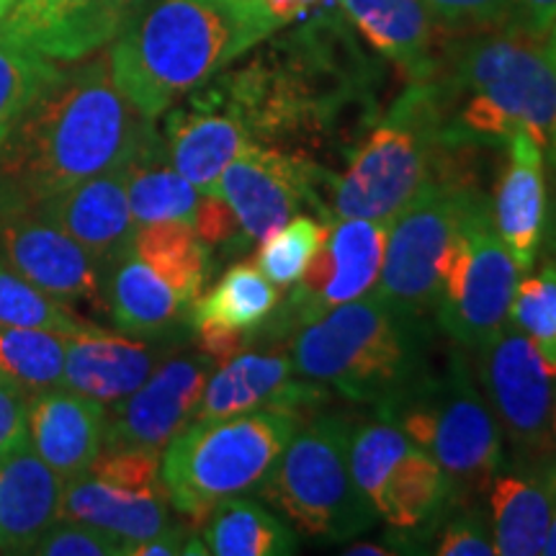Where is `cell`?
Instances as JSON below:
<instances>
[{
	"instance_id": "22",
	"label": "cell",
	"mask_w": 556,
	"mask_h": 556,
	"mask_svg": "<svg viewBox=\"0 0 556 556\" xmlns=\"http://www.w3.org/2000/svg\"><path fill=\"white\" fill-rule=\"evenodd\" d=\"M106 407L67 387L34 392L29 400V443L62 482L88 475L103 451Z\"/></svg>"
},
{
	"instance_id": "33",
	"label": "cell",
	"mask_w": 556,
	"mask_h": 556,
	"mask_svg": "<svg viewBox=\"0 0 556 556\" xmlns=\"http://www.w3.org/2000/svg\"><path fill=\"white\" fill-rule=\"evenodd\" d=\"M67 336L34 328H0V371L29 392L62 384Z\"/></svg>"
},
{
	"instance_id": "52",
	"label": "cell",
	"mask_w": 556,
	"mask_h": 556,
	"mask_svg": "<svg viewBox=\"0 0 556 556\" xmlns=\"http://www.w3.org/2000/svg\"><path fill=\"white\" fill-rule=\"evenodd\" d=\"M552 428H554V441H556V384H554V409H552Z\"/></svg>"
},
{
	"instance_id": "29",
	"label": "cell",
	"mask_w": 556,
	"mask_h": 556,
	"mask_svg": "<svg viewBox=\"0 0 556 556\" xmlns=\"http://www.w3.org/2000/svg\"><path fill=\"white\" fill-rule=\"evenodd\" d=\"M124 178H127L129 208L137 227L165 219H184L193 225L204 191H199L173 168L155 122L144 131L129 163L124 165Z\"/></svg>"
},
{
	"instance_id": "49",
	"label": "cell",
	"mask_w": 556,
	"mask_h": 556,
	"mask_svg": "<svg viewBox=\"0 0 556 556\" xmlns=\"http://www.w3.org/2000/svg\"><path fill=\"white\" fill-rule=\"evenodd\" d=\"M544 554L556 556V462H554V507H552V523H548Z\"/></svg>"
},
{
	"instance_id": "5",
	"label": "cell",
	"mask_w": 556,
	"mask_h": 556,
	"mask_svg": "<svg viewBox=\"0 0 556 556\" xmlns=\"http://www.w3.org/2000/svg\"><path fill=\"white\" fill-rule=\"evenodd\" d=\"M430 345L426 317L371 289L296 328L281 351L302 377L389 415L435 377Z\"/></svg>"
},
{
	"instance_id": "8",
	"label": "cell",
	"mask_w": 556,
	"mask_h": 556,
	"mask_svg": "<svg viewBox=\"0 0 556 556\" xmlns=\"http://www.w3.org/2000/svg\"><path fill=\"white\" fill-rule=\"evenodd\" d=\"M351 426L343 413L304 417L258 486L261 497L299 531L325 541H351L371 531L377 513L351 471Z\"/></svg>"
},
{
	"instance_id": "23",
	"label": "cell",
	"mask_w": 556,
	"mask_h": 556,
	"mask_svg": "<svg viewBox=\"0 0 556 556\" xmlns=\"http://www.w3.org/2000/svg\"><path fill=\"white\" fill-rule=\"evenodd\" d=\"M338 5L358 37L407 83L433 75L441 29L422 0H338Z\"/></svg>"
},
{
	"instance_id": "34",
	"label": "cell",
	"mask_w": 556,
	"mask_h": 556,
	"mask_svg": "<svg viewBox=\"0 0 556 556\" xmlns=\"http://www.w3.org/2000/svg\"><path fill=\"white\" fill-rule=\"evenodd\" d=\"M0 328H34L58 336H78L93 325L0 261Z\"/></svg>"
},
{
	"instance_id": "37",
	"label": "cell",
	"mask_w": 556,
	"mask_h": 556,
	"mask_svg": "<svg viewBox=\"0 0 556 556\" xmlns=\"http://www.w3.org/2000/svg\"><path fill=\"white\" fill-rule=\"evenodd\" d=\"M330 222H317L312 217L289 219L281 229L258 242L255 266L263 270L274 287L289 289L304 274L312 255L317 253L319 242L328 235Z\"/></svg>"
},
{
	"instance_id": "15",
	"label": "cell",
	"mask_w": 556,
	"mask_h": 556,
	"mask_svg": "<svg viewBox=\"0 0 556 556\" xmlns=\"http://www.w3.org/2000/svg\"><path fill=\"white\" fill-rule=\"evenodd\" d=\"M217 364L201 351L165 358L142 387L111 405L103 451L144 448L163 454L173 438L193 420Z\"/></svg>"
},
{
	"instance_id": "17",
	"label": "cell",
	"mask_w": 556,
	"mask_h": 556,
	"mask_svg": "<svg viewBox=\"0 0 556 556\" xmlns=\"http://www.w3.org/2000/svg\"><path fill=\"white\" fill-rule=\"evenodd\" d=\"M0 261L65 304H103L106 299V281L99 266L41 212L0 217Z\"/></svg>"
},
{
	"instance_id": "3",
	"label": "cell",
	"mask_w": 556,
	"mask_h": 556,
	"mask_svg": "<svg viewBox=\"0 0 556 556\" xmlns=\"http://www.w3.org/2000/svg\"><path fill=\"white\" fill-rule=\"evenodd\" d=\"M428 86L443 144L497 150L526 131L556 165V70L544 37L520 26L443 34Z\"/></svg>"
},
{
	"instance_id": "10",
	"label": "cell",
	"mask_w": 556,
	"mask_h": 556,
	"mask_svg": "<svg viewBox=\"0 0 556 556\" xmlns=\"http://www.w3.org/2000/svg\"><path fill=\"white\" fill-rule=\"evenodd\" d=\"M520 278L492 222V201L471 193L441 261V289L433 315L456 345L477 351L510 323L513 291Z\"/></svg>"
},
{
	"instance_id": "13",
	"label": "cell",
	"mask_w": 556,
	"mask_h": 556,
	"mask_svg": "<svg viewBox=\"0 0 556 556\" xmlns=\"http://www.w3.org/2000/svg\"><path fill=\"white\" fill-rule=\"evenodd\" d=\"M477 377L516 462L548 464L556 458L552 428L554 384L536 345L507 323L490 343L477 348Z\"/></svg>"
},
{
	"instance_id": "44",
	"label": "cell",
	"mask_w": 556,
	"mask_h": 556,
	"mask_svg": "<svg viewBox=\"0 0 556 556\" xmlns=\"http://www.w3.org/2000/svg\"><path fill=\"white\" fill-rule=\"evenodd\" d=\"M516 24L536 37H544L556 24V0H516Z\"/></svg>"
},
{
	"instance_id": "47",
	"label": "cell",
	"mask_w": 556,
	"mask_h": 556,
	"mask_svg": "<svg viewBox=\"0 0 556 556\" xmlns=\"http://www.w3.org/2000/svg\"><path fill=\"white\" fill-rule=\"evenodd\" d=\"M148 3H150V0H106L109 9L114 11L116 16L124 21V24H127V21L135 16L139 9H144Z\"/></svg>"
},
{
	"instance_id": "28",
	"label": "cell",
	"mask_w": 556,
	"mask_h": 556,
	"mask_svg": "<svg viewBox=\"0 0 556 556\" xmlns=\"http://www.w3.org/2000/svg\"><path fill=\"white\" fill-rule=\"evenodd\" d=\"M60 516L116 533L127 541V548L176 528L165 495L119 490L90 475L67 479L62 484Z\"/></svg>"
},
{
	"instance_id": "48",
	"label": "cell",
	"mask_w": 556,
	"mask_h": 556,
	"mask_svg": "<svg viewBox=\"0 0 556 556\" xmlns=\"http://www.w3.org/2000/svg\"><path fill=\"white\" fill-rule=\"evenodd\" d=\"M343 554H348V556H364V554H368V556H394L397 552H394V548L377 546V544H353V546L343 548Z\"/></svg>"
},
{
	"instance_id": "42",
	"label": "cell",
	"mask_w": 556,
	"mask_h": 556,
	"mask_svg": "<svg viewBox=\"0 0 556 556\" xmlns=\"http://www.w3.org/2000/svg\"><path fill=\"white\" fill-rule=\"evenodd\" d=\"M193 227H197L199 238L206 242L208 248H227V250H248L250 242L242 232L240 219L219 193L204 191L201 193L197 217H193Z\"/></svg>"
},
{
	"instance_id": "11",
	"label": "cell",
	"mask_w": 556,
	"mask_h": 556,
	"mask_svg": "<svg viewBox=\"0 0 556 556\" xmlns=\"http://www.w3.org/2000/svg\"><path fill=\"white\" fill-rule=\"evenodd\" d=\"M348 454L374 513L397 531L400 541L417 546V536H433L454 507V492L428 448L417 446L394 420L374 413L368 420H353Z\"/></svg>"
},
{
	"instance_id": "1",
	"label": "cell",
	"mask_w": 556,
	"mask_h": 556,
	"mask_svg": "<svg viewBox=\"0 0 556 556\" xmlns=\"http://www.w3.org/2000/svg\"><path fill=\"white\" fill-rule=\"evenodd\" d=\"M206 83L238 114L253 142L325 165L348 160L377 122L381 67L340 5H319L294 29Z\"/></svg>"
},
{
	"instance_id": "14",
	"label": "cell",
	"mask_w": 556,
	"mask_h": 556,
	"mask_svg": "<svg viewBox=\"0 0 556 556\" xmlns=\"http://www.w3.org/2000/svg\"><path fill=\"white\" fill-rule=\"evenodd\" d=\"M330 168L289 152L250 142L222 173L214 193L227 201L250 245L281 229L304 204L325 222V193Z\"/></svg>"
},
{
	"instance_id": "50",
	"label": "cell",
	"mask_w": 556,
	"mask_h": 556,
	"mask_svg": "<svg viewBox=\"0 0 556 556\" xmlns=\"http://www.w3.org/2000/svg\"><path fill=\"white\" fill-rule=\"evenodd\" d=\"M544 45H546L548 58H552V62H554V70H556V24L544 34Z\"/></svg>"
},
{
	"instance_id": "30",
	"label": "cell",
	"mask_w": 556,
	"mask_h": 556,
	"mask_svg": "<svg viewBox=\"0 0 556 556\" xmlns=\"http://www.w3.org/2000/svg\"><path fill=\"white\" fill-rule=\"evenodd\" d=\"M204 548L214 556H291L299 552V541L258 500L235 495L222 500L206 518Z\"/></svg>"
},
{
	"instance_id": "41",
	"label": "cell",
	"mask_w": 556,
	"mask_h": 556,
	"mask_svg": "<svg viewBox=\"0 0 556 556\" xmlns=\"http://www.w3.org/2000/svg\"><path fill=\"white\" fill-rule=\"evenodd\" d=\"M441 528L430 554L438 556H492L495 541H492L490 518L477 505H454L441 518Z\"/></svg>"
},
{
	"instance_id": "20",
	"label": "cell",
	"mask_w": 556,
	"mask_h": 556,
	"mask_svg": "<svg viewBox=\"0 0 556 556\" xmlns=\"http://www.w3.org/2000/svg\"><path fill=\"white\" fill-rule=\"evenodd\" d=\"M163 116V142L173 168L199 191H214L227 165L253 142L238 114L208 86L193 90L189 106L176 103Z\"/></svg>"
},
{
	"instance_id": "12",
	"label": "cell",
	"mask_w": 556,
	"mask_h": 556,
	"mask_svg": "<svg viewBox=\"0 0 556 556\" xmlns=\"http://www.w3.org/2000/svg\"><path fill=\"white\" fill-rule=\"evenodd\" d=\"M479 186L430 176L389 219L384 263L374 289L394 307L433 315L441 289V261L464 206Z\"/></svg>"
},
{
	"instance_id": "35",
	"label": "cell",
	"mask_w": 556,
	"mask_h": 556,
	"mask_svg": "<svg viewBox=\"0 0 556 556\" xmlns=\"http://www.w3.org/2000/svg\"><path fill=\"white\" fill-rule=\"evenodd\" d=\"M54 70V60L0 37V142L26 114Z\"/></svg>"
},
{
	"instance_id": "39",
	"label": "cell",
	"mask_w": 556,
	"mask_h": 556,
	"mask_svg": "<svg viewBox=\"0 0 556 556\" xmlns=\"http://www.w3.org/2000/svg\"><path fill=\"white\" fill-rule=\"evenodd\" d=\"M90 477L101 479L111 486L129 492H150V495H165L163 482H160V454L144 448H122V451H101Z\"/></svg>"
},
{
	"instance_id": "19",
	"label": "cell",
	"mask_w": 556,
	"mask_h": 556,
	"mask_svg": "<svg viewBox=\"0 0 556 556\" xmlns=\"http://www.w3.org/2000/svg\"><path fill=\"white\" fill-rule=\"evenodd\" d=\"M34 212H41L60 229H65L99 266L103 281L111 268L135 248L137 222L129 208L124 165L83 180Z\"/></svg>"
},
{
	"instance_id": "40",
	"label": "cell",
	"mask_w": 556,
	"mask_h": 556,
	"mask_svg": "<svg viewBox=\"0 0 556 556\" xmlns=\"http://www.w3.org/2000/svg\"><path fill=\"white\" fill-rule=\"evenodd\" d=\"M443 34L500 29L516 24V0H422Z\"/></svg>"
},
{
	"instance_id": "46",
	"label": "cell",
	"mask_w": 556,
	"mask_h": 556,
	"mask_svg": "<svg viewBox=\"0 0 556 556\" xmlns=\"http://www.w3.org/2000/svg\"><path fill=\"white\" fill-rule=\"evenodd\" d=\"M278 26H291L323 5V0H261Z\"/></svg>"
},
{
	"instance_id": "25",
	"label": "cell",
	"mask_w": 556,
	"mask_h": 556,
	"mask_svg": "<svg viewBox=\"0 0 556 556\" xmlns=\"http://www.w3.org/2000/svg\"><path fill=\"white\" fill-rule=\"evenodd\" d=\"M62 477L29 441L0 456V548L31 554L41 533L60 518Z\"/></svg>"
},
{
	"instance_id": "43",
	"label": "cell",
	"mask_w": 556,
	"mask_h": 556,
	"mask_svg": "<svg viewBox=\"0 0 556 556\" xmlns=\"http://www.w3.org/2000/svg\"><path fill=\"white\" fill-rule=\"evenodd\" d=\"M29 389L0 371V456L29 441Z\"/></svg>"
},
{
	"instance_id": "9",
	"label": "cell",
	"mask_w": 556,
	"mask_h": 556,
	"mask_svg": "<svg viewBox=\"0 0 556 556\" xmlns=\"http://www.w3.org/2000/svg\"><path fill=\"white\" fill-rule=\"evenodd\" d=\"M384 417L433 454L446 471L454 505H475L505 467L503 428L456 348L428 387Z\"/></svg>"
},
{
	"instance_id": "36",
	"label": "cell",
	"mask_w": 556,
	"mask_h": 556,
	"mask_svg": "<svg viewBox=\"0 0 556 556\" xmlns=\"http://www.w3.org/2000/svg\"><path fill=\"white\" fill-rule=\"evenodd\" d=\"M510 323L531 338L552 377H556V261L544 263L539 274L518 278Z\"/></svg>"
},
{
	"instance_id": "4",
	"label": "cell",
	"mask_w": 556,
	"mask_h": 556,
	"mask_svg": "<svg viewBox=\"0 0 556 556\" xmlns=\"http://www.w3.org/2000/svg\"><path fill=\"white\" fill-rule=\"evenodd\" d=\"M278 29L261 0H150L111 45V78L157 119Z\"/></svg>"
},
{
	"instance_id": "24",
	"label": "cell",
	"mask_w": 556,
	"mask_h": 556,
	"mask_svg": "<svg viewBox=\"0 0 556 556\" xmlns=\"http://www.w3.org/2000/svg\"><path fill=\"white\" fill-rule=\"evenodd\" d=\"M492 222L520 274H528L544 238L546 176L544 150L526 131L507 142V165L497 180Z\"/></svg>"
},
{
	"instance_id": "32",
	"label": "cell",
	"mask_w": 556,
	"mask_h": 556,
	"mask_svg": "<svg viewBox=\"0 0 556 556\" xmlns=\"http://www.w3.org/2000/svg\"><path fill=\"white\" fill-rule=\"evenodd\" d=\"M278 304V291L253 263H235L206 294L191 304V328H229L253 332Z\"/></svg>"
},
{
	"instance_id": "2",
	"label": "cell",
	"mask_w": 556,
	"mask_h": 556,
	"mask_svg": "<svg viewBox=\"0 0 556 556\" xmlns=\"http://www.w3.org/2000/svg\"><path fill=\"white\" fill-rule=\"evenodd\" d=\"M152 122L116 88L109 54L58 67L0 142V217L127 165Z\"/></svg>"
},
{
	"instance_id": "18",
	"label": "cell",
	"mask_w": 556,
	"mask_h": 556,
	"mask_svg": "<svg viewBox=\"0 0 556 556\" xmlns=\"http://www.w3.org/2000/svg\"><path fill=\"white\" fill-rule=\"evenodd\" d=\"M189 338L191 332L160 338L111 336L93 325L78 336H67L62 387L88 394L103 405H114L142 387L150 374Z\"/></svg>"
},
{
	"instance_id": "7",
	"label": "cell",
	"mask_w": 556,
	"mask_h": 556,
	"mask_svg": "<svg viewBox=\"0 0 556 556\" xmlns=\"http://www.w3.org/2000/svg\"><path fill=\"white\" fill-rule=\"evenodd\" d=\"M441 114L428 80L407 88L377 116L332 173L325 197V222H389L430 178L441 150Z\"/></svg>"
},
{
	"instance_id": "45",
	"label": "cell",
	"mask_w": 556,
	"mask_h": 556,
	"mask_svg": "<svg viewBox=\"0 0 556 556\" xmlns=\"http://www.w3.org/2000/svg\"><path fill=\"white\" fill-rule=\"evenodd\" d=\"M186 554V539L180 528H170L168 533H160L155 539L139 541L127 548V556H173Z\"/></svg>"
},
{
	"instance_id": "38",
	"label": "cell",
	"mask_w": 556,
	"mask_h": 556,
	"mask_svg": "<svg viewBox=\"0 0 556 556\" xmlns=\"http://www.w3.org/2000/svg\"><path fill=\"white\" fill-rule=\"evenodd\" d=\"M31 554L41 556H127V541L99 526L58 518L41 533Z\"/></svg>"
},
{
	"instance_id": "26",
	"label": "cell",
	"mask_w": 556,
	"mask_h": 556,
	"mask_svg": "<svg viewBox=\"0 0 556 556\" xmlns=\"http://www.w3.org/2000/svg\"><path fill=\"white\" fill-rule=\"evenodd\" d=\"M556 462V458H554ZM554 462L500 469L490 484V526L495 554H544L554 507Z\"/></svg>"
},
{
	"instance_id": "27",
	"label": "cell",
	"mask_w": 556,
	"mask_h": 556,
	"mask_svg": "<svg viewBox=\"0 0 556 556\" xmlns=\"http://www.w3.org/2000/svg\"><path fill=\"white\" fill-rule=\"evenodd\" d=\"M106 309L111 323L124 336L160 338L173 332H193L191 304H186L168 283L129 250L106 278Z\"/></svg>"
},
{
	"instance_id": "51",
	"label": "cell",
	"mask_w": 556,
	"mask_h": 556,
	"mask_svg": "<svg viewBox=\"0 0 556 556\" xmlns=\"http://www.w3.org/2000/svg\"><path fill=\"white\" fill-rule=\"evenodd\" d=\"M13 3H16V0H0V21L9 16V11L13 9Z\"/></svg>"
},
{
	"instance_id": "6",
	"label": "cell",
	"mask_w": 556,
	"mask_h": 556,
	"mask_svg": "<svg viewBox=\"0 0 556 556\" xmlns=\"http://www.w3.org/2000/svg\"><path fill=\"white\" fill-rule=\"evenodd\" d=\"M302 417L250 409L225 420H191L160 456L165 497L191 528H204L222 500L248 495L266 482Z\"/></svg>"
},
{
	"instance_id": "21",
	"label": "cell",
	"mask_w": 556,
	"mask_h": 556,
	"mask_svg": "<svg viewBox=\"0 0 556 556\" xmlns=\"http://www.w3.org/2000/svg\"><path fill=\"white\" fill-rule=\"evenodd\" d=\"M122 29L106 0H16L0 21V37L62 62L103 50Z\"/></svg>"
},
{
	"instance_id": "31",
	"label": "cell",
	"mask_w": 556,
	"mask_h": 556,
	"mask_svg": "<svg viewBox=\"0 0 556 556\" xmlns=\"http://www.w3.org/2000/svg\"><path fill=\"white\" fill-rule=\"evenodd\" d=\"M135 253L163 278L186 304L204 291L212 270V248L199 238L197 227L184 219H165L139 225Z\"/></svg>"
},
{
	"instance_id": "16",
	"label": "cell",
	"mask_w": 556,
	"mask_h": 556,
	"mask_svg": "<svg viewBox=\"0 0 556 556\" xmlns=\"http://www.w3.org/2000/svg\"><path fill=\"white\" fill-rule=\"evenodd\" d=\"M330 402V389L296 371L287 351H242L217 366L193 420H225L250 409H283L304 417Z\"/></svg>"
}]
</instances>
